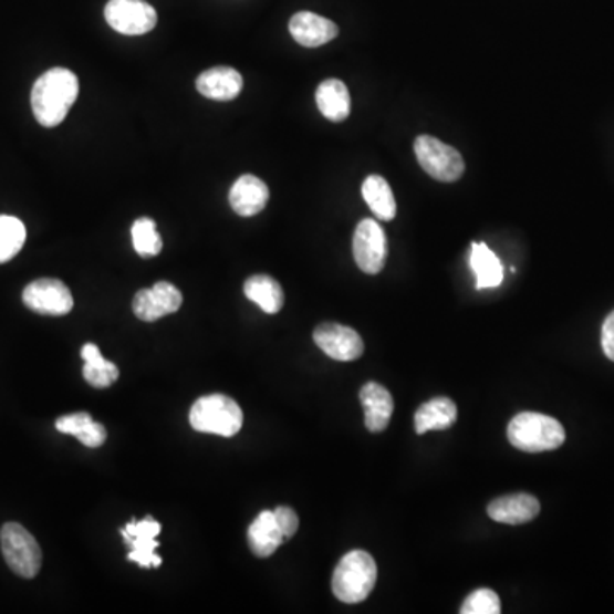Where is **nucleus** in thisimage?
I'll list each match as a JSON object with an SVG mask.
<instances>
[{"instance_id": "nucleus-1", "label": "nucleus", "mask_w": 614, "mask_h": 614, "mask_svg": "<svg viewBox=\"0 0 614 614\" xmlns=\"http://www.w3.org/2000/svg\"><path fill=\"white\" fill-rule=\"evenodd\" d=\"M79 96V79L69 69L46 71L31 90V108L41 127L53 128L64 122Z\"/></svg>"}, {"instance_id": "nucleus-2", "label": "nucleus", "mask_w": 614, "mask_h": 614, "mask_svg": "<svg viewBox=\"0 0 614 614\" xmlns=\"http://www.w3.org/2000/svg\"><path fill=\"white\" fill-rule=\"evenodd\" d=\"M376 581L377 565L373 556L367 551L354 550L340 560L333 572V594L342 603H362L373 592Z\"/></svg>"}, {"instance_id": "nucleus-3", "label": "nucleus", "mask_w": 614, "mask_h": 614, "mask_svg": "<svg viewBox=\"0 0 614 614\" xmlns=\"http://www.w3.org/2000/svg\"><path fill=\"white\" fill-rule=\"evenodd\" d=\"M507 437L518 449L537 455V452L559 449L565 443V428L556 418L524 412L510 420Z\"/></svg>"}, {"instance_id": "nucleus-4", "label": "nucleus", "mask_w": 614, "mask_h": 614, "mask_svg": "<svg viewBox=\"0 0 614 614\" xmlns=\"http://www.w3.org/2000/svg\"><path fill=\"white\" fill-rule=\"evenodd\" d=\"M242 409L226 395L201 396L190 412V425L201 434L235 437L242 427Z\"/></svg>"}, {"instance_id": "nucleus-5", "label": "nucleus", "mask_w": 614, "mask_h": 614, "mask_svg": "<svg viewBox=\"0 0 614 614\" xmlns=\"http://www.w3.org/2000/svg\"><path fill=\"white\" fill-rule=\"evenodd\" d=\"M0 547L6 563L19 577L34 579L41 569V548L33 534L18 522H8L0 531Z\"/></svg>"}, {"instance_id": "nucleus-6", "label": "nucleus", "mask_w": 614, "mask_h": 614, "mask_svg": "<svg viewBox=\"0 0 614 614\" xmlns=\"http://www.w3.org/2000/svg\"><path fill=\"white\" fill-rule=\"evenodd\" d=\"M415 156L424 171L437 181H458L465 173V160L455 147L447 146L439 138L418 135L415 138Z\"/></svg>"}, {"instance_id": "nucleus-7", "label": "nucleus", "mask_w": 614, "mask_h": 614, "mask_svg": "<svg viewBox=\"0 0 614 614\" xmlns=\"http://www.w3.org/2000/svg\"><path fill=\"white\" fill-rule=\"evenodd\" d=\"M105 19L116 33L141 37L156 28L157 12L146 0H110Z\"/></svg>"}, {"instance_id": "nucleus-8", "label": "nucleus", "mask_w": 614, "mask_h": 614, "mask_svg": "<svg viewBox=\"0 0 614 614\" xmlns=\"http://www.w3.org/2000/svg\"><path fill=\"white\" fill-rule=\"evenodd\" d=\"M23 302L28 310L43 316H65L74 308L69 287L62 280L38 279L23 291Z\"/></svg>"}, {"instance_id": "nucleus-9", "label": "nucleus", "mask_w": 614, "mask_h": 614, "mask_svg": "<svg viewBox=\"0 0 614 614\" xmlns=\"http://www.w3.org/2000/svg\"><path fill=\"white\" fill-rule=\"evenodd\" d=\"M354 258L358 269L367 275H376L386 263V232L373 219L358 222L354 232Z\"/></svg>"}, {"instance_id": "nucleus-10", "label": "nucleus", "mask_w": 614, "mask_h": 614, "mask_svg": "<svg viewBox=\"0 0 614 614\" xmlns=\"http://www.w3.org/2000/svg\"><path fill=\"white\" fill-rule=\"evenodd\" d=\"M119 532L123 541L131 547L127 556L131 562L138 563L142 569H157L163 565V559L156 555V548L159 547L156 538L160 532V524L153 516H147L142 521H131Z\"/></svg>"}, {"instance_id": "nucleus-11", "label": "nucleus", "mask_w": 614, "mask_h": 614, "mask_svg": "<svg viewBox=\"0 0 614 614\" xmlns=\"http://www.w3.org/2000/svg\"><path fill=\"white\" fill-rule=\"evenodd\" d=\"M314 342L333 361H357L364 354V342L354 327L339 323H323L314 330Z\"/></svg>"}, {"instance_id": "nucleus-12", "label": "nucleus", "mask_w": 614, "mask_h": 614, "mask_svg": "<svg viewBox=\"0 0 614 614\" xmlns=\"http://www.w3.org/2000/svg\"><path fill=\"white\" fill-rule=\"evenodd\" d=\"M181 302L183 295L178 287L163 280V282L154 283L150 289L138 291L135 294L132 310L138 320L153 323V321L176 313L181 308Z\"/></svg>"}, {"instance_id": "nucleus-13", "label": "nucleus", "mask_w": 614, "mask_h": 614, "mask_svg": "<svg viewBox=\"0 0 614 614\" xmlns=\"http://www.w3.org/2000/svg\"><path fill=\"white\" fill-rule=\"evenodd\" d=\"M289 31L305 49H318L339 37V27L333 21L308 11L292 15Z\"/></svg>"}, {"instance_id": "nucleus-14", "label": "nucleus", "mask_w": 614, "mask_h": 614, "mask_svg": "<svg viewBox=\"0 0 614 614\" xmlns=\"http://www.w3.org/2000/svg\"><path fill=\"white\" fill-rule=\"evenodd\" d=\"M541 506L537 497L529 493H510L488 503V516L502 524L519 525L531 522L540 514Z\"/></svg>"}, {"instance_id": "nucleus-15", "label": "nucleus", "mask_w": 614, "mask_h": 614, "mask_svg": "<svg viewBox=\"0 0 614 614\" xmlns=\"http://www.w3.org/2000/svg\"><path fill=\"white\" fill-rule=\"evenodd\" d=\"M270 190L263 179L253 175H242L229 190V204L241 217H253L269 204Z\"/></svg>"}, {"instance_id": "nucleus-16", "label": "nucleus", "mask_w": 614, "mask_h": 614, "mask_svg": "<svg viewBox=\"0 0 614 614\" xmlns=\"http://www.w3.org/2000/svg\"><path fill=\"white\" fill-rule=\"evenodd\" d=\"M361 403L365 414V427L376 434L386 430L395 412L392 393L381 384L367 383L361 389Z\"/></svg>"}, {"instance_id": "nucleus-17", "label": "nucleus", "mask_w": 614, "mask_h": 614, "mask_svg": "<svg viewBox=\"0 0 614 614\" xmlns=\"http://www.w3.org/2000/svg\"><path fill=\"white\" fill-rule=\"evenodd\" d=\"M242 75L232 67H212L197 77V91L207 100L232 101L242 91Z\"/></svg>"}, {"instance_id": "nucleus-18", "label": "nucleus", "mask_w": 614, "mask_h": 614, "mask_svg": "<svg viewBox=\"0 0 614 614\" xmlns=\"http://www.w3.org/2000/svg\"><path fill=\"white\" fill-rule=\"evenodd\" d=\"M283 541H285V537L280 531L272 510L260 512L248 529V544L258 559L272 556Z\"/></svg>"}, {"instance_id": "nucleus-19", "label": "nucleus", "mask_w": 614, "mask_h": 614, "mask_svg": "<svg viewBox=\"0 0 614 614\" xmlns=\"http://www.w3.org/2000/svg\"><path fill=\"white\" fill-rule=\"evenodd\" d=\"M316 105L324 118L335 123L343 122L351 115V93L339 79H326L318 87Z\"/></svg>"}, {"instance_id": "nucleus-20", "label": "nucleus", "mask_w": 614, "mask_h": 614, "mask_svg": "<svg viewBox=\"0 0 614 614\" xmlns=\"http://www.w3.org/2000/svg\"><path fill=\"white\" fill-rule=\"evenodd\" d=\"M458 418L456 403L446 396L430 399L424 403L415 414V430L417 434H425L428 430H446L452 427Z\"/></svg>"}, {"instance_id": "nucleus-21", "label": "nucleus", "mask_w": 614, "mask_h": 614, "mask_svg": "<svg viewBox=\"0 0 614 614\" xmlns=\"http://www.w3.org/2000/svg\"><path fill=\"white\" fill-rule=\"evenodd\" d=\"M56 430L60 434H67L74 436L75 439L81 440L86 447H100L105 444L106 428L97 424L91 418L86 412H79V414L64 415L55 422Z\"/></svg>"}, {"instance_id": "nucleus-22", "label": "nucleus", "mask_w": 614, "mask_h": 614, "mask_svg": "<svg viewBox=\"0 0 614 614\" xmlns=\"http://www.w3.org/2000/svg\"><path fill=\"white\" fill-rule=\"evenodd\" d=\"M469 263L477 277V289H493L502 283V263L485 242H473Z\"/></svg>"}, {"instance_id": "nucleus-23", "label": "nucleus", "mask_w": 614, "mask_h": 614, "mask_svg": "<svg viewBox=\"0 0 614 614\" xmlns=\"http://www.w3.org/2000/svg\"><path fill=\"white\" fill-rule=\"evenodd\" d=\"M244 295L260 305L267 314H277L283 308L282 287L269 275H253L244 282Z\"/></svg>"}, {"instance_id": "nucleus-24", "label": "nucleus", "mask_w": 614, "mask_h": 614, "mask_svg": "<svg viewBox=\"0 0 614 614\" xmlns=\"http://www.w3.org/2000/svg\"><path fill=\"white\" fill-rule=\"evenodd\" d=\"M362 197L377 219L389 220L396 217V200L389 183L379 175H371L362 185Z\"/></svg>"}, {"instance_id": "nucleus-25", "label": "nucleus", "mask_w": 614, "mask_h": 614, "mask_svg": "<svg viewBox=\"0 0 614 614\" xmlns=\"http://www.w3.org/2000/svg\"><path fill=\"white\" fill-rule=\"evenodd\" d=\"M81 355L86 362L84 368H82V374L91 386L103 389V387L112 386L118 379V367L113 362L106 361L94 343H86L82 346Z\"/></svg>"}, {"instance_id": "nucleus-26", "label": "nucleus", "mask_w": 614, "mask_h": 614, "mask_svg": "<svg viewBox=\"0 0 614 614\" xmlns=\"http://www.w3.org/2000/svg\"><path fill=\"white\" fill-rule=\"evenodd\" d=\"M27 242L24 223L12 216H0V263H8Z\"/></svg>"}, {"instance_id": "nucleus-27", "label": "nucleus", "mask_w": 614, "mask_h": 614, "mask_svg": "<svg viewBox=\"0 0 614 614\" xmlns=\"http://www.w3.org/2000/svg\"><path fill=\"white\" fill-rule=\"evenodd\" d=\"M132 242L138 257H157L163 250V238L157 232L156 222L149 217H141L132 223Z\"/></svg>"}, {"instance_id": "nucleus-28", "label": "nucleus", "mask_w": 614, "mask_h": 614, "mask_svg": "<svg viewBox=\"0 0 614 614\" xmlns=\"http://www.w3.org/2000/svg\"><path fill=\"white\" fill-rule=\"evenodd\" d=\"M502 611L496 591L478 589L466 597L461 606L462 614H499Z\"/></svg>"}, {"instance_id": "nucleus-29", "label": "nucleus", "mask_w": 614, "mask_h": 614, "mask_svg": "<svg viewBox=\"0 0 614 614\" xmlns=\"http://www.w3.org/2000/svg\"><path fill=\"white\" fill-rule=\"evenodd\" d=\"M273 516H275L277 524H279L280 531H282L285 540H291L299 529V518L295 514L294 509L291 507L280 506L273 510Z\"/></svg>"}, {"instance_id": "nucleus-30", "label": "nucleus", "mask_w": 614, "mask_h": 614, "mask_svg": "<svg viewBox=\"0 0 614 614\" xmlns=\"http://www.w3.org/2000/svg\"><path fill=\"white\" fill-rule=\"evenodd\" d=\"M601 345H603L606 357L614 362V311L604 320L603 330H601Z\"/></svg>"}]
</instances>
